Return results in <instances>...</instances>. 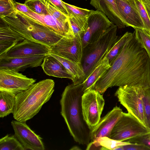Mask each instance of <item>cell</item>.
Segmentation results:
<instances>
[{"label": "cell", "instance_id": "6da1fadb", "mask_svg": "<svg viewBox=\"0 0 150 150\" xmlns=\"http://www.w3.org/2000/svg\"><path fill=\"white\" fill-rule=\"evenodd\" d=\"M110 65L95 85L100 94L115 86L150 87V58L135 31Z\"/></svg>", "mask_w": 150, "mask_h": 150}, {"label": "cell", "instance_id": "7a4b0ae2", "mask_svg": "<svg viewBox=\"0 0 150 150\" xmlns=\"http://www.w3.org/2000/svg\"><path fill=\"white\" fill-rule=\"evenodd\" d=\"M83 83L68 85L63 91L60 101L61 114L74 140L83 145L91 142V130L83 114L82 98L84 92Z\"/></svg>", "mask_w": 150, "mask_h": 150}, {"label": "cell", "instance_id": "3957f363", "mask_svg": "<svg viewBox=\"0 0 150 150\" xmlns=\"http://www.w3.org/2000/svg\"><path fill=\"white\" fill-rule=\"evenodd\" d=\"M54 85L53 80L44 79L17 95L13 113L14 119L26 122L33 118L50 99L54 91Z\"/></svg>", "mask_w": 150, "mask_h": 150}, {"label": "cell", "instance_id": "277c9868", "mask_svg": "<svg viewBox=\"0 0 150 150\" xmlns=\"http://www.w3.org/2000/svg\"><path fill=\"white\" fill-rule=\"evenodd\" d=\"M117 27L114 24L98 40L89 43L83 48L81 63L86 76V79L120 38L117 35Z\"/></svg>", "mask_w": 150, "mask_h": 150}, {"label": "cell", "instance_id": "5b68a950", "mask_svg": "<svg viewBox=\"0 0 150 150\" xmlns=\"http://www.w3.org/2000/svg\"><path fill=\"white\" fill-rule=\"evenodd\" d=\"M17 14L16 30L26 39L50 47L63 37L22 13L17 11Z\"/></svg>", "mask_w": 150, "mask_h": 150}, {"label": "cell", "instance_id": "8992f818", "mask_svg": "<svg viewBox=\"0 0 150 150\" xmlns=\"http://www.w3.org/2000/svg\"><path fill=\"white\" fill-rule=\"evenodd\" d=\"M145 89L127 86H120L116 91L115 96L128 112L146 127L143 100Z\"/></svg>", "mask_w": 150, "mask_h": 150}, {"label": "cell", "instance_id": "52a82bcc", "mask_svg": "<svg viewBox=\"0 0 150 150\" xmlns=\"http://www.w3.org/2000/svg\"><path fill=\"white\" fill-rule=\"evenodd\" d=\"M149 132V130L130 113L123 112L113 127L110 138L124 141Z\"/></svg>", "mask_w": 150, "mask_h": 150}, {"label": "cell", "instance_id": "ba28073f", "mask_svg": "<svg viewBox=\"0 0 150 150\" xmlns=\"http://www.w3.org/2000/svg\"><path fill=\"white\" fill-rule=\"evenodd\" d=\"M104 105L103 95L97 90L91 89L84 92L82 98L83 114L91 130L99 122Z\"/></svg>", "mask_w": 150, "mask_h": 150}, {"label": "cell", "instance_id": "9c48e42d", "mask_svg": "<svg viewBox=\"0 0 150 150\" xmlns=\"http://www.w3.org/2000/svg\"><path fill=\"white\" fill-rule=\"evenodd\" d=\"M88 27L83 34V48L96 41L114 24L103 12L92 10L87 18Z\"/></svg>", "mask_w": 150, "mask_h": 150}, {"label": "cell", "instance_id": "30bf717a", "mask_svg": "<svg viewBox=\"0 0 150 150\" xmlns=\"http://www.w3.org/2000/svg\"><path fill=\"white\" fill-rule=\"evenodd\" d=\"M83 49L82 36L76 35L73 38L63 37L50 47L49 53L82 65Z\"/></svg>", "mask_w": 150, "mask_h": 150}, {"label": "cell", "instance_id": "8fae6325", "mask_svg": "<svg viewBox=\"0 0 150 150\" xmlns=\"http://www.w3.org/2000/svg\"><path fill=\"white\" fill-rule=\"evenodd\" d=\"M35 81L18 72L0 69V91L16 95L29 89Z\"/></svg>", "mask_w": 150, "mask_h": 150}, {"label": "cell", "instance_id": "7c38bea8", "mask_svg": "<svg viewBox=\"0 0 150 150\" xmlns=\"http://www.w3.org/2000/svg\"><path fill=\"white\" fill-rule=\"evenodd\" d=\"M11 125L14 131V135L25 150L45 149L42 138L31 130L26 122L15 120L11 122Z\"/></svg>", "mask_w": 150, "mask_h": 150}, {"label": "cell", "instance_id": "4fadbf2b", "mask_svg": "<svg viewBox=\"0 0 150 150\" xmlns=\"http://www.w3.org/2000/svg\"><path fill=\"white\" fill-rule=\"evenodd\" d=\"M50 50L49 47L25 39L0 55V58H16L46 55L49 53Z\"/></svg>", "mask_w": 150, "mask_h": 150}, {"label": "cell", "instance_id": "5bb4252c", "mask_svg": "<svg viewBox=\"0 0 150 150\" xmlns=\"http://www.w3.org/2000/svg\"><path fill=\"white\" fill-rule=\"evenodd\" d=\"M23 14L43 25L59 35L69 38L75 37L69 20L66 22H61L57 20L50 14L40 15L31 10L28 13Z\"/></svg>", "mask_w": 150, "mask_h": 150}, {"label": "cell", "instance_id": "9a60e30c", "mask_svg": "<svg viewBox=\"0 0 150 150\" xmlns=\"http://www.w3.org/2000/svg\"><path fill=\"white\" fill-rule=\"evenodd\" d=\"M122 109L116 106L104 116L100 118L97 125L91 130V141L104 137L110 138L111 132L123 113Z\"/></svg>", "mask_w": 150, "mask_h": 150}, {"label": "cell", "instance_id": "2e32d148", "mask_svg": "<svg viewBox=\"0 0 150 150\" xmlns=\"http://www.w3.org/2000/svg\"><path fill=\"white\" fill-rule=\"evenodd\" d=\"M119 12L125 26L145 30L143 22L134 0H115Z\"/></svg>", "mask_w": 150, "mask_h": 150}, {"label": "cell", "instance_id": "e0dca14e", "mask_svg": "<svg viewBox=\"0 0 150 150\" xmlns=\"http://www.w3.org/2000/svg\"><path fill=\"white\" fill-rule=\"evenodd\" d=\"M46 55L0 58V69H10L19 72L24 71L28 68L41 66Z\"/></svg>", "mask_w": 150, "mask_h": 150}, {"label": "cell", "instance_id": "ac0fdd59", "mask_svg": "<svg viewBox=\"0 0 150 150\" xmlns=\"http://www.w3.org/2000/svg\"><path fill=\"white\" fill-rule=\"evenodd\" d=\"M90 4L97 10L103 13L119 28L125 27L115 0H91Z\"/></svg>", "mask_w": 150, "mask_h": 150}, {"label": "cell", "instance_id": "d6986e66", "mask_svg": "<svg viewBox=\"0 0 150 150\" xmlns=\"http://www.w3.org/2000/svg\"><path fill=\"white\" fill-rule=\"evenodd\" d=\"M0 55L25 38L0 19Z\"/></svg>", "mask_w": 150, "mask_h": 150}, {"label": "cell", "instance_id": "ffe728a7", "mask_svg": "<svg viewBox=\"0 0 150 150\" xmlns=\"http://www.w3.org/2000/svg\"><path fill=\"white\" fill-rule=\"evenodd\" d=\"M41 67L44 72L48 75L72 79L71 76L62 64L49 53L45 55Z\"/></svg>", "mask_w": 150, "mask_h": 150}, {"label": "cell", "instance_id": "44dd1931", "mask_svg": "<svg viewBox=\"0 0 150 150\" xmlns=\"http://www.w3.org/2000/svg\"><path fill=\"white\" fill-rule=\"evenodd\" d=\"M49 54L57 59L64 66L71 76L74 85L80 84L85 81L86 76L82 65L57 55L50 53Z\"/></svg>", "mask_w": 150, "mask_h": 150}, {"label": "cell", "instance_id": "7402d4cb", "mask_svg": "<svg viewBox=\"0 0 150 150\" xmlns=\"http://www.w3.org/2000/svg\"><path fill=\"white\" fill-rule=\"evenodd\" d=\"M108 54L102 60L91 74L83 82L84 92L90 89H94L97 81L110 67L107 56Z\"/></svg>", "mask_w": 150, "mask_h": 150}, {"label": "cell", "instance_id": "603a6c76", "mask_svg": "<svg viewBox=\"0 0 150 150\" xmlns=\"http://www.w3.org/2000/svg\"><path fill=\"white\" fill-rule=\"evenodd\" d=\"M16 95L4 91H0V117L4 118L13 113Z\"/></svg>", "mask_w": 150, "mask_h": 150}, {"label": "cell", "instance_id": "cb8c5ba5", "mask_svg": "<svg viewBox=\"0 0 150 150\" xmlns=\"http://www.w3.org/2000/svg\"><path fill=\"white\" fill-rule=\"evenodd\" d=\"M0 150H25L14 135L7 134L0 139Z\"/></svg>", "mask_w": 150, "mask_h": 150}, {"label": "cell", "instance_id": "d4e9b609", "mask_svg": "<svg viewBox=\"0 0 150 150\" xmlns=\"http://www.w3.org/2000/svg\"><path fill=\"white\" fill-rule=\"evenodd\" d=\"M69 19L75 35L83 37L88 27L87 18H79L69 16Z\"/></svg>", "mask_w": 150, "mask_h": 150}, {"label": "cell", "instance_id": "484cf974", "mask_svg": "<svg viewBox=\"0 0 150 150\" xmlns=\"http://www.w3.org/2000/svg\"><path fill=\"white\" fill-rule=\"evenodd\" d=\"M47 0H25L24 4L32 11L39 14H49Z\"/></svg>", "mask_w": 150, "mask_h": 150}, {"label": "cell", "instance_id": "4316f807", "mask_svg": "<svg viewBox=\"0 0 150 150\" xmlns=\"http://www.w3.org/2000/svg\"><path fill=\"white\" fill-rule=\"evenodd\" d=\"M132 33L126 32L116 42L107 54L110 65L112 63L122 49L128 39Z\"/></svg>", "mask_w": 150, "mask_h": 150}, {"label": "cell", "instance_id": "83f0119b", "mask_svg": "<svg viewBox=\"0 0 150 150\" xmlns=\"http://www.w3.org/2000/svg\"><path fill=\"white\" fill-rule=\"evenodd\" d=\"M64 4L68 11L69 16L79 18H87L92 10L80 8L64 2Z\"/></svg>", "mask_w": 150, "mask_h": 150}, {"label": "cell", "instance_id": "f1b7e54d", "mask_svg": "<svg viewBox=\"0 0 150 150\" xmlns=\"http://www.w3.org/2000/svg\"><path fill=\"white\" fill-rule=\"evenodd\" d=\"M16 14L12 0H0V17H11Z\"/></svg>", "mask_w": 150, "mask_h": 150}, {"label": "cell", "instance_id": "f546056e", "mask_svg": "<svg viewBox=\"0 0 150 150\" xmlns=\"http://www.w3.org/2000/svg\"><path fill=\"white\" fill-rule=\"evenodd\" d=\"M136 37L150 58V33L144 29L134 28Z\"/></svg>", "mask_w": 150, "mask_h": 150}, {"label": "cell", "instance_id": "4dcf8cb0", "mask_svg": "<svg viewBox=\"0 0 150 150\" xmlns=\"http://www.w3.org/2000/svg\"><path fill=\"white\" fill-rule=\"evenodd\" d=\"M143 100L146 126L150 131V87L144 89Z\"/></svg>", "mask_w": 150, "mask_h": 150}, {"label": "cell", "instance_id": "1f68e13d", "mask_svg": "<svg viewBox=\"0 0 150 150\" xmlns=\"http://www.w3.org/2000/svg\"><path fill=\"white\" fill-rule=\"evenodd\" d=\"M145 27V30L150 33V20L147 12L140 0H134Z\"/></svg>", "mask_w": 150, "mask_h": 150}, {"label": "cell", "instance_id": "d6a6232c", "mask_svg": "<svg viewBox=\"0 0 150 150\" xmlns=\"http://www.w3.org/2000/svg\"><path fill=\"white\" fill-rule=\"evenodd\" d=\"M47 6L49 14L57 20L61 22L69 21L68 16L56 8L47 1Z\"/></svg>", "mask_w": 150, "mask_h": 150}, {"label": "cell", "instance_id": "836d02e7", "mask_svg": "<svg viewBox=\"0 0 150 150\" xmlns=\"http://www.w3.org/2000/svg\"><path fill=\"white\" fill-rule=\"evenodd\" d=\"M127 141L126 142L131 143L144 144L150 147V132L138 136Z\"/></svg>", "mask_w": 150, "mask_h": 150}, {"label": "cell", "instance_id": "e575fe53", "mask_svg": "<svg viewBox=\"0 0 150 150\" xmlns=\"http://www.w3.org/2000/svg\"><path fill=\"white\" fill-rule=\"evenodd\" d=\"M53 6L68 16L69 15L66 7L62 0H47Z\"/></svg>", "mask_w": 150, "mask_h": 150}, {"label": "cell", "instance_id": "d590c367", "mask_svg": "<svg viewBox=\"0 0 150 150\" xmlns=\"http://www.w3.org/2000/svg\"><path fill=\"white\" fill-rule=\"evenodd\" d=\"M124 150H150L149 147L144 144L137 143L122 146Z\"/></svg>", "mask_w": 150, "mask_h": 150}, {"label": "cell", "instance_id": "8d00e7d4", "mask_svg": "<svg viewBox=\"0 0 150 150\" xmlns=\"http://www.w3.org/2000/svg\"><path fill=\"white\" fill-rule=\"evenodd\" d=\"M14 3L16 10L23 13H28L31 11L24 4H21L14 1Z\"/></svg>", "mask_w": 150, "mask_h": 150}, {"label": "cell", "instance_id": "74e56055", "mask_svg": "<svg viewBox=\"0 0 150 150\" xmlns=\"http://www.w3.org/2000/svg\"><path fill=\"white\" fill-rule=\"evenodd\" d=\"M146 9L150 20V0H140Z\"/></svg>", "mask_w": 150, "mask_h": 150}, {"label": "cell", "instance_id": "f35d334b", "mask_svg": "<svg viewBox=\"0 0 150 150\" xmlns=\"http://www.w3.org/2000/svg\"><path fill=\"white\" fill-rule=\"evenodd\" d=\"M81 149L77 146H74L72 147L70 150H79Z\"/></svg>", "mask_w": 150, "mask_h": 150}, {"label": "cell", "instance_id": "ab89813d", "mask_svg": "<svg viewBox=\"0 0 150 150\" xmlns=\"http://www.w3.org/2000/svg\"><path fill=\"white\" fill-rule=\"evenodd\" d=\"M128 0L131 1V0Z\"/></svg>", "mask_w": 150, "mask_h": 150}, {"label": "cell", "instance_id": "60d3db41", "mask_svg": "<svg viewBox=\"0 0 150 150\" xmlns=\"http://www.w3.org/2000/svg\"></svg>", "mask_w": 150, "mask_h": 150}]
</instances>
